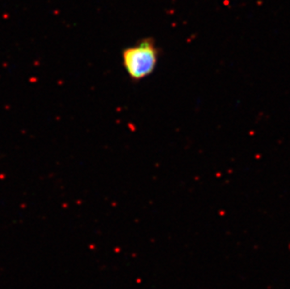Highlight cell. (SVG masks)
Returning a JSON list of instances; mask_svg holds the SVG:
<instances>
[{
    "mask_svg": "<svg viewBox=\"0 0 290 289\" xmlns=\"http://www.w3.org/2000/svg\"><path fill=\"white\" fill-rule=\"evenodd\" d=\"M160 51L152 38H145L122 51V65L130 79L140 82L150 76L158 64Z\"/></svg>",
    "mask_w": 290,
    "mask_h": 289,
    "instance_id": "cell-1",
    "label": "cell"
}]
</instances>
